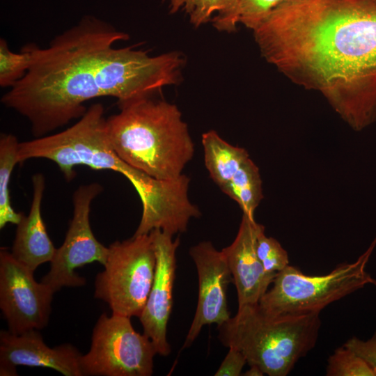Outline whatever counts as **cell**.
Segmentation results:
<instances>
[{"instance_id": "6da1fadb", "label": "cell", "mask_w": 376, "mask_h": 376, "mask_svg": "<svg viewBox=\"0 0 376 376\" xmlns=\"http://www.w3.org/2000/svg\"><path fill=\"white\" fill-rule=\"evenodd\" d=\"M129 38L88 15L45 48L28 45L30 68L1 97V103L25 117L32 134L39 138L80 118L90 100L113 97L119 106L180 81L182 54L152 56L132 47H114Z\"/></svg>"}, {"instance_id": "52a82bcc", "label": "cell", "mask_w": 376, "mask_h": 376, "mask_svg": "<svg viewBox=\"0 0 376 376\" xmlns=\"http://www.w3.org/2000/svg\"><path fill=\"white\" fill-rule=\"evenodd\" d=\"M157 354L130 318L103 313L93 329L89 351L80 358L81 376H150Z\"/></svg>"}, {"instance_id": "cb8c5ba5", "label": "cell", "mask_w": 376, "mask_h": 376, "mask_svg": "<svg viewBox=\"0 0 376 376\" xmlns=\"http://www.w3.org/2000/svg\"><path fill=\"white\" fill-rule=\"evenodd\" d=\"M228 352L219 368L214 373L215 376H240L244 365L247 363L243 354L233 347H229Z\"/></svg>"}, {"instance_id": "3957f363", "label": "cell", "mask_w": 376, "mask_h": 376, "mask_svg": "<svg viewBox=\"0 0 376 376\" xmlns=\"http://www.w3.org/2000/svg\"><path fill=\"white\" fill-rule=\"evenodd\" d=\"M107 118L116 154L131 166L158 180L180 177L194 155V143L175 104L150 97L119 105Z\"/></svg>"}, {"instance_id": "2e32d148", "label": "cell", "mask_w": 376, "mask_h": 376, "mask_svg": "<svg viewBox=\"0 0 376 376\" xmlns=\"http://www.w3.org/2000/svg\"><path fill=\"white\" fill-rule=\"evenodd\" d=\"M262 184L259 169L249 157L222 191L239 205L242 214L255 219V211L263 198Z\"/></svg>"}, {"instance_id": "7c38bea8", "label": "cell", "mask_w": 376, "mask_h": 376, "mask_svg": "<svg viewBox=\"0 0 376 376\" xmlns=\"http://www.w3.org/2000/svg\"><path fill=\"white\" fill-rule=\"evenodd\" d=\"M81 354L70 343L47 346L38 330L19 334L0 332V375H17V366L54 369L65 376H81Z\"/></svg>"}, {"instance_id": "277c9868", "label": "cell", "mask_w": 376, "mask_h": 376, "mask_svg": "<svg viewBox=\"0 0 376 376\" xmlns=\"http://www.w3.org/2000/svg\"><path fill=\"white\" fill-rule=\"evenodd\" d=\"M320 313L269 315L258 304L238 307L235 316L217 326L218 338L241 352L247 363L269 376H285L315 345Z\"/></svg>"}, {"instance_id": "44dd1931", "label": "cell", "mask_w": 376, "mask_h": 376, "mask_svg": "<svg viewBox=\"0 0 376 376\" xmlns=\"http://www.w3.org/2000/svg\"><path fill=\"white\" fill-rule=\"evenodd\" d=\"M326 375L327 376H375L366 361L344 345L337 348L328 359Z\"/></svg>"}, {"instance_id": "484cf974", "label": "cell", "mask_w": 376, "mask_h": 376, "mask_svg": "<svg viewBox=\"0 0 376 376\" xmlns=\"http://www.w3.org/2000/svg\"><path fill=\"white\" fill-rule=\"evenodd\" d=\"M376 2V0H374Z\"/></svg>"}, {"instance_id": "ba28073f", "label": "cell", "mask_w": 376, "mask_h": 376, "mask_svg": "<svg viewBox=\"0 0 376 376\" xmlns=\"http://www.w3.org/2000/svg\"><path fill=\"white\" fill-rule=\"evenodd\" d=\"M103 188L97 182L79 186L73 194V216L62 245L56 249L49 272L41 282L54 292L63 287H80L86 280L75 269L97 262L104 265L109 248L95 237L89 221L91 205Z\"/></svg>"}, {"instance_id": "ffe728a7", "label": "cell", "mask_w": 376, "mask_h": 376, "mask_svg": "<svg viewBox=\"0 0 376 376\" xmlns=\"http://www.w3.org/2000/svg\"><path fill=\"white\" fill-rule=\"evenodd\" d=\"M32 61V54L28 46L20 53L13 52L6 40L0 39V86L11 88L26 73Z\"/></svg>"}, {"instance_id": "8992f818", "label": "cell", "mask_w": 376, "mask_h": 376, "mask_svg": "<svg viewBox=\"0 0 376 376\" xmlns=\"http://www.w3.org/2000/svg\"><path fill=\"white\" fill-rule=\"evenodd\" d=\"M108 248L104 269L95 278L94 297L106 302L113 314L139 318L155 276L152 236L133 235Z\"/></svg>"}, {"instance_id": "5bb4252c", "label": "cell", "mask_w": 376, "mask_h": 376, "mask_svg": "<svg viewBox=\"0 0 376 376\" xmlns=\"http://www.w3.org/2000/svg\"><path fill=\"white\" fill-rule=\"evenodd\" d=\"M33 198L29 214L17 224L11 253L33 272L40 265L51 262L56 249L51 241L41 214L45 178L41 173L32 177Z\"/></svg>"}, {"instance_id": "5b68a950", "label": "cell", "mask_w": 376, "mask_h": 376, "mask_svg": "<svg viewBox=\"0 0 376 376\" xmlns=\"http://www.w3.org/2000/svg\"><path fill=\"white\" fill-rule=\"evenodd\" d=\"M376 246V237L359 258L341 263L327 274L308 276L296 267L288 265L275 276L270 290L258 304L269 315L320 313L327 306L363 288L376 285L366 266Z\"/></svg>"}, {"instance_id": "4fadbf2b", "label": "cell", "mask_w": 376, "mask_h": 376, "mask_svg": "<svg viewBox=\"0 0 376 376\" xmlns=\"http://www.w3.org/2000/svg\"><path fill=\"white\" fill-rule=\"evenodd\" d=\"M262 226L242 214L234 241L221 250L236 288L238 307L258 304L276 276L265 271L257 255V236Z\"/></svg>"}, {"instance_id": "7a4b0ae2", "label": "cell", "mask_w": 376, "mask_h": 376, "mask_svg": "<svg viewBox=\"0 0 376 376\" xmlns=\"http://www.w3.org/2000/svg\"><path fill=\"white\" fill-rule=\"evenodd\" d=\"M253 32L267 63L352 130L376 121L374 0H285Z\"/></svg>"}, {"instance_id": "7402d4cb", "label": "cell", "mask_w": 376, "mask_h": 376, "mask_svg": "<svg viewBox=\"0 0 376 376\" xmlns=\"http://www.w3.org/2000/svg\"><path fill=\"white\" fill-rule=\"evenodd\" d=\"M256 252L265 271L268 274L276 275L289 265L287 251L278 240L265 235L263 226L257 236Z\"/></svg>"}, {"instance_id": "9c48e42d", "label": "cell", "mask_w": 376, "mask_h": 376, "mask_svg": "<svg viewBox=\"0 0 376 376\" xmlns=\"http://www.w3.org/2000/svg\"><path fill=\"white\" fill-rule=\"evenodd\" d=\"M33 272L11 252L1 249L0 308L13 334L40 330L48 324L55 292L37 282Z\"/></svg>"}, {"instance_id": "9a60e30c", "label": "cell", "mask_w": 376, "mask_h": 376, "mask_svg": "<svg viewBox=\"0 0 376 376\" xmlns=\"http://www.w3.org/2000/svg\"><path fill=\"white\" fill-rule=\"evenodd\" d=\"M201 143L205 167L210 178L222 191L249 158V152L245 148L230 144L214 130L203 133Z\"/></svg>"}, {"instance_id": "d6986e66", "label": "cell", "mask_w": 376, "mask_h": 376, "mask_svg": "<svg viewBox=\"0 0 376 376\" xmlns=\"http://www.w3.org/2000/svg\"><path fill=\"white\" fill-rule=\"evenodd\" d=\"M285 0H237L231 15L226 20L214 26L220 31L232 32L238 23L246 28L256 30Z\"/></svg>"}, {"instance_id": "ac0fdd59", "label": "cell", "mask_w": 376, "mask_h": 376, "mask_svg": "<svg viewBox=\"0 0 376 376\" xmlns=\"http://www.w3.org/2000/svg\"><path fill=\"white\" fill-rule=\"evenodd\" d=\"M171 13L185 11L190 22L198 27L210 20L213 26L228 19L233 13L237 0H169Z\"/></svg>"}, {"instance_id": "30bf717a", "label": "cell", "mask_w": 376, "mask_h": 376, "mask_svg": "<svg viewBox=\"0 0 376 376\" xmlns=\"http://www.w3.org/2000/svg\"><path fill=\"white\" fill-rule=\"evenodd\" d=\"M189 255L198 274V295L195 315L182 349L188 348L205 325L223 324L230 318L227 290L233 283L226 257L211 242L203 241L191 246Z\"/></svg>"}, {"instance_id": "603a6c76", "label": "cell", "mask_w": 376, "mask_h": 376, "mask_svg": "<svg viewBox=\"0 0 376 376\" xmlns=\"http://www.w3.org/2000/svg\"><path fill=\"white\" fill-rule=\"evenodd\" d=\"M344 345L364 359L376 376V333L366 340L351 338Z\"/></svg>"}, {"instance_id": "e0dca14e", "label": "cell", "mask_w": 376, "mask_h": 376, "mask_svg": "<svg viewBox=\"0 0 376 376\" xmlns=\"http://www.w3.org/2000/svg\"><path fill=\"white\" fill-rule=\"evenodd\" d=\"M19 142L11 134H1L0 136V228L7 224H18L23 214L16 212L11 205L9 184L11 173L18 164Z\"/></svg>"}, {"instance_id": "8fae6325", "label": "cell", "mask_w": 376, "mask_h": 376, "mask_svg": "<svg viewBox=\"0 0 376 376\" xmlns=\"http://www.w3.org/2000/svg\"><path fill=\"white\" fill-rule=\"evenodd\" d=\"M156 252V270L152 288L139 320L145 334L158 354L167 357L171 352L167 340V325L173 307V290L177 267V237L159 229L150 232Z\"/></svg>"}, {"instance_id": "d4e9b609", "label": "cell", "mask_w": 376, "mask_h": 376, "mask_svg": "<svg viewBox=\"0 0 376 376\" xmlns=\"http://www.w3.org/2000/svg\"><path fill=\"white\" fill-rule=\"evenodd\" d=\"M263 371L257 365H251L250 368L247 370L242 375L244 376H263Z\"/></svg>"}]
</instances>
